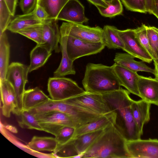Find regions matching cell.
<instances>
[{
	"mask_svg": "<svg viewBox=\"0 0 158 158\" xmlns=\"http://www.w3.org/2000/svg\"><path fill=\"white\" fill-rule=\"evenodd\" d=\"M127 89H119L101 94L111 110L116 113L115 126L127 141L141 139L140 133L134 119L131 105L134 101Z\"/></svg>",
	"mask_w": 158,
	"mask_h": 158,
	"instance_id": "6da1fadb",
	"label": "cell"
},
{
	"mask_svg": "<svg viewBox=\"0 0 158 158\" xmlns=\"http://www.w3.org/2000/svg\"><path fill=\"white\" fill-rule=\"evenodd\" d=\"M83 158H131L126 140L113 125L104 132L86 151Z\"/></svg>",
	"mask_w": 158,
	"mask_h": 158,
	"instance_id": "7a4b0ae2",
	"label": "cell"
},
{
	"mask_svg": "<svg viewBox=\"0 0 158 158\" xmlns=\"http://www.w3.org/2000/svg\"><path fill=\"white\" fill-rule=\"evenodd\" d=\"M85 91L102 94L119 89L121 85L112 66L89 63L82 81Z\"/></svg>",
	"mask_w": 158,
	"mask_h": 158,
	"instance_id": "3957f363",
	"label": "cell"
},
{
	"mask_svg": "<svg viewBox=\"0 0 158 158\" xmlns=\"http://www.w3.org/2000/svg\"><path fill=\"white\" fill-rule=\"evenodd\" d=\"M48 90L51 99L55 101L67 99L85 92L75 81L64 77H50Z\"/></svg>",
	"mask_w": 158,
	"mask_h": 158,
	"instance_id": "277c9868",
	"label": "cell"
},
{
	"mask_svg": "<svg viewBox=\"0 0 158 158\" xmlns=\"http://www.w3.org/2000/svg\"><path fill=\"white\" fill-rule=\"evenodd\" d=\"M29 66L18 62L11 63L8 67L6 79L12 85L16 94L17 108L20 113L23 110V98L27 82Z\"/></svg>",
	"mask_w": 158,
	"mask_h": 158,
	"instance_id": "5b68a950",
	"label": "cell"
},
{
	"mask_svg": "<svg viewBox=\"0 0 158 158\" xmlns=\"http://www.w3.org/2000/svg\"><path fill=\"white\" fill-rule=\"evenodd\" d=\"M73 105L101 115L112 111L101 94L85 92L68 99Z\"/></svg>",
	"mask_w": 158,
	"mask_h": 158,
	"instance_id": "8992f818",
	"label": "cell"
},
{
	"mask_svg": "<svg viewBox=\"0 0 158 158\" xmlns=\"http://www.w3.org/2000/svg\"><path fill=\"white\" fill-rule=\"evenodd\" d=\"M35 114L43 131L54 136L63 126H70L76 128L72 118L63 112L51 110Z\"/></svg>",
	"mask_w": 158,
	"mask_h": 158,
	"instance_id": "52a82bcc",
	"label": "cell"
},
{
	"mask_svg": "<svg viewBox=\"0 0 158 158\" xmlns=\"http://www.w3.org/2000/svg\"><path fill=\"white\" fill-rule=\"evenodd\" d=\"M105 47L102 42H88L68 35L67 52L69 58L73 61L82 56L99 53Z\"/></svg>",
	"mask_w": 158,
	"mask_h": 158,
	"instance_id": "ba28073f",
	"label": "cell"
},
{
	"mask_svg": "<svg viewBox=\"0 0 158 158\" xmlns=\"http://www.w3.org/2000/svg\"><path fill=\"white\" fill-rule=\"evenodd\" d=\"M60 27L68 35L77 39L90 42H102V29L99 27L67 22L63 23Z\"/></svg>",
	"mask_w": 158,
	"mask_h": 158,
	"instance_id": "9c48e42d",
	"label": "cell"
},
{
	"mask_svg": "<svg viewBox=\"0 0 158 158\" xmlns=\"http://www.w3.org/2000/svg\"><path fill=\"white\" fill-rule=\"evenodd\" d=\"M126 146L131 158H158V139L126 140Z\"/></svg>",
	"mask_w": 158,
	"mask_h": 158,
	"instance_id": "30bf717a",
	"label": "cell"
},
{
	"mask_svg": "<svg viewBox=\"0 0 158 158\" xmlns=\"http://www.w3.org/2000/svg\"><path fill=\"white\" fill-rule=\"evenodd\" d=\"M117 32L124 45L123 50L143 62L150 63L153 60L136 38L134 29H118Z\"/></svg>",
	"mask_w": 158,
	"mask_h": 158,
	"instance_id": "8fae6325",
	"label": "cell"
},
{
	"mask_svg": "<svg viewBox=\"0 0 158 158\" xmlns=\"http://www.w3.org/2000/svg\"><path fill=\"white\" fill-rule=\"evenodd\" d=\"M60 38V31L57 20L49 19L43 24V40L40 44L43 46L49 51H54L56 53L60 51L59 46Z\"/></svg>",
	"mask_w": 158,
	"mask_h": 158,
	"instance_id": "7c38bea8",
	"label": "cell"
},
{
	"mask_svg": "<svg viewBox=\"0 0 158 158\" xmlns=\"http://www.w3.org/2000/svg\"><path fill=\"white\" fill-rule=\"evenodd\" d=\"M0 82L2 114L7 118L10 117L11 113L19 116L16 94L13 86L6 79L0 80Z\"/></svg>",
	"mask_w": 158,
	"mask_h": 158,
	"instance_id": "4fadbf2b",
	"label": "cell"
},
{
	"mask_svg": "<svg viewBox=\"0 0 158 158\" xmlns=\"http://www.w3.org/2000/svg\"><path fill=\"white\" fill-rule=\"evenodd\" d=\"M56 20L83 24L89 19L85 14V8L78 0H69L62 9Z\"/></svg>",
	"mask_w": 158,
	"mask_h": 158,
	"instance_id": "5bb4252c",
	"label": "cell"
},
{
	"mask_svg": "<svg viewBox=\"0 0 158 158\" xmlns=\"http://www.w3.org/2000/svg\"><path fill=\"white\" fill-rule=\"evenodd\" d=\"M138 87L142 99L158 106V80L156 78L139 75Z\"/></svg>",
	"mask_w": 158,
	"mask_h": 158,
	"instance_id": "9a60e30c",
	"label": "cell"
},
{
	"mask_svg": "<svg viewBox=\"0 0 158 158\" xmlns=\"http://www.w3.org/2000/svg\"><path fill=\"white\" fill-rule=\"evenodd\" d=\"M121 86L130 93L140 97L138 87L139 75L135 72L114 63L112 65Z\"/></svg>",
	"mask_w": 158,
	"mask_h": 158,
	"instance_id": "2e32d148",
	"label": "cell"
},
{
	"mask_svg": "<svg viewBox=\"0 0 158 158\" xmlns=\"http://www.w3.org/2000/svg\"><path fill=\"white\" fill-rule=\"evenodd\" d=\"M60 42L62 58L58 68L54 72V77H64L68 75H74L76 71L73 66V61L69 58L67 50L68 35L64 30L60 27Z\"/></svg>",
	"mask_w": 158,
	"mask_h": 158,
	"instance_id": "e0dca14e",
	"label": "cell"
},
{
	"mask_svg": "<svg viewBox=\"0 0 158 158\" xmlns=\"http://www.w3.org/2000/svg\"><path fill=\"white\" fill-rule=\"evenodd\" d=\"M116 118V113L113 111L104 115L96 120L75 128L70 141L83 134L104 129L115 124Z\"/></svg>",
	"mask_w": 158,
	"mask_h": 158,
	"instance_id": "ac0fdd59",
	"label": "cell"
},
{
	"mask_svg": "<svg viewBox=\"0 0 158 158\" xmlns=\"http://www.w3.org/2000/svg\"><path fill=\"white\" fill-rule=\"evenodd\" d=\"M151 104L142 99L137 101L134 100L131 105L134 119L142 135L144 125L150 119V110Z\"/></svg>",
	"mask_w": 158,
	"mask_h": 158,
	"instance_id": "d6986e66",
	"label": "cell"
},
{
	"mask_svg": "<svg viewBox=\"0 0 158 158\" xmlns=\"http://www.w3.org/2000/svg\"><path fill=\"white\" fill-rule=\"evenodd\" d=\"M135 58L127 53L117 52L115 54L114 61L116 64L134 71L145 72L154 74V69L147 66L143 61L135 60Z\"/></svg>",
	"mask_w": 158,
	"mask_h": 158,
	"instance_id": "ffe728a7",
	"label": "cell"
},
{
	"mask_svg": "<svg viewBox=\"0 0 158 158\" xmlns=\"http://www.w3.org/2000/svg\"><path fill=\"white\" fill-rule=\"evenodd\" d=\"M50 99L38 87L25 90L23 98V110L29 111Z\"/></svg>",
	"mask_w": 158,
	"mask_h": 158,
	"instance_id": "44dd1931",
	"label": "cell"
},
{
	"mask_svg": "<svg viewBox=\"0 0 158 158\" xmlns=\"http://www.w3.org/2000/svg\"><path fill=\"white\" fill-rule=\"evenodd\" d=\"M45 21L37 18L34 10L31 13L16 16L11 20L7 30L17 33L18 31L31 26L43 24Z\"/></svg>",
	"mask_w": 158,
	"mask_h": 158,
	"instance_id": "7402d4cb",
	"label": "cell"
},
{
	"mask_svg": "<svg viewBox=\"0 0 158 158\" xmlns=\"http://www.w3.org/2000/svg\"><path fill=\"white\" fill-rule=\"evenodd\" d=\"M106 128L83 134L69 142L71 143L77 155L85 152L103 134Z\"/></svg>",
	"mask_w": 158,
	"mask_h": 158,
	"instance_id": "603a6c76",
	"label": "cell"
},
{
	"mask_svg": "<svg viewBox=\"0 0 158 158\" xmlns=\"http://www.w3.org/2000/svg\"><path fill=\"white\" fill-rule=\"evenodd\" d=\"M51 55L52 52L49 51L44 46L37 44L30 52L29 73L43 66Z\"/></svg>",
	"mask_w": 158,
	"mask_h": 158,
	"instance_id": "cb8c5ba5",
	"label": "cell"
},
{
	"mask_svg": "<svg viewBox=\"0 0 158 158\" xmlns=\"http://www.w3.org/2000/svg\"><path fill=\"white\" fill-rule=\"evenodd\" d=\"M115 27L106 25L102 28V42L109 49L124 48V43L117 32Z\"/></svg>",
	"mask_w": 158,
	"mask_h": 158,
	"instance_id": "d4e9b609",
	"label": "cell"
},
{
	"mask_svg": "<svg viewBox=\"0 0 158 158\" xmlns=\"http://www.w3.org/2000/svg\"><path fill=\"white\" fill-rule=\"evenodd\" d=\"M58 145L55 137L34 136L28 143L27 146L31 150L37 152H53L57 148Z\"/></svg>",
	"mask_w": 158,
	"mask_h": 158,
	"instance_id": "484cf974",
	"label": "cell"
},
{
	"mask_svg": "<svg viewBox=\"0 0 158 158\" xmlns=\"http://www.w3.org/2000/svg\"><path fill=\"white\" fill-rule=\"evenodd\" d=\"M10 47L5 31L0 34V80L6 79L9 65Z\"/></svg>",
	"mask_w": 158,
	"mask_h": 158,
	"instance_id": "4316f807",
	"label": "cell"
},
{
	"mask_svg": "<svg viewBox=\"0 0 158 158\" xmlns=\"http://www.w3.org/2000/svg\"><path fill=\"white\" fill-rule=\"evenodd\" d=\"M69 0H37V4L44 8L50 19L56 20L60 12Z\"/></svg>",
	"mask_w": 158,
	"mask_h": 158,
	"instance_id": "83f0119b",
	"label": "cell"
},
{
	"mask_svg": "<svg viewBox=\"0 0 158 158\" xmlns=\"http://www.w3.org/2000/svg\"><path fill=\"white\" fill-rule=\"evenodd\" d=\"M19 115L18 122L22 128L43 131L35 114L29 111L23 110Z\"/></svg>",
	"mask_w": 158,
	"mask_h": 158,
	"instance_id": "f1b7e54d",
	"label": "cell"
},
{
	"mask_svg": "<svg viewBox=\"0 0 158 158\" xmlns=\"http://www.w3.org/2000/svg\"><path fill=\"white\" fill-rule=\"evenodd\" d=\"M106 2L107 5L106 7L96 6L102 15L111 18L122 14L123 7L120 0H112L110 2Z\"/></svg>",
	"mask_w": 158,
	"mask_h": 158,
	"instance_id": "f546056e",
	"label": "cell"
},
{
	"mask_svg": "<svg viewBox=\"0 0 158 158\" xmlns=\"http://www.w3.org/2000/svg\"><path fill=\"white\" fill-rule=\"evenodd\" d=\"M17 33L31 40L37 44H40L43 40V24L31 26L19 31Z\"/></svg>",
	"mask_w": 158,
	"mask_h": 158,
	"instance_id": "4dcf8cb0",
	"label": "cell"
},
{
	"mask_svg": "<svg viewBox=\"0 0 158 158\" xmlns=\"http://www.w3.org/2000/svg\"><path fill=\"white\" fill-rule=\"evenodd\" d=\"M147 34L153 56V61L158 63V28L147 26Z\"/></svg>",
	"mask_w": 158,
	"mask_h": 158,
	"instance_id": "1f68e13d",
	"label": "cell"
},
{
	"mask_svg": "<svg viewBox=\"0 0 158 158\" xmlns=\"http://www.w3.org/2000/svg\"><path fill=\"white\" fill-rule=\"evenodd\" d=\"M134 31L135 36L142 47L153 59L147 35V26L143 24L140 27L134 29Z\"/></svg>",
	"mask_w": 158,
	"mask_h": 158,
	"instance_id": "d6a6232c",
	"label": "cell"
},
{
	"mask_svg": "<svg viewBox=\"0 0 158 158\" xmlns=\"http://www.w3.org/2000/svg\"><path fill=\"white\" fill-rule=\"evenodd\" d=\"M12 17L4 1H0V34L7 30Z\"/></svg>",
	"mask_w": 158,
	"mask_h": 158,
	"instance_id": "836d02e7",
	"label": "cell"
},
{
	"mask_svg": "<svg viewBox=\"0 0 158 158\" xmlns=\"http://www.w3.org/2000/svg\"><path fill=\"white\" fill-rule=\"evenodd\" d=\"M75 129L74 128L68 126H63L59 129L55 135L58 145H63L69 142Z\"/></svg>",
	"mask_w": 158,
	"mask_h": 158,
	"instance_id": "e575fe53",
	"label": "cell"
},
{
	"mask_svg": "<svg viewBox=\"0 0 158 158\" xmlns=\"http://www.w3.org/2000/svg\"><path fill=\"white\" fill-rule=\"evenodd\" d=\"M123 3L128 10L142 13L147 12L145 0H121Z\"/></svg>",
	"mask_w": 158,
	"mask_h": 158,
	"instance_id": "d590c367",
	"label": "cell"
},
{
	"mask_svg": "<svg viewBox=\"0 0 158 158\" xmlns=\"http://www.w3.org/2000/svg\"><path fill=\"white\" fill-rule=\"evenodd\" d=\"M37 0H20L19 5L23 14L31 12L36 6Z\"/></svg>",
	"mask_w": 158,
	"mask_h": 158,
	"instance_id": "8d00e7d4",
	"label": "cell"
},
{
	"mask_svg": "<svg viewBox=\"0 0 158 158\" xmlns=\"http://www.w3.org/2000/svg\"><path fill=\"white\" fill-rule=\"evenodd\" d=\"M35 15L37 18L43 21H45L50 19L49 16L43 7L37 4L35 9Z\"/></svg>",
	"mask_w": 158,
	"mask_h": 158,
	"instance_id": "74e56055",
	"label": "cell"
},
{
	"mask_svg": "<svg viewBox=\"0 0 158 158\" xmlns=\"http://www.w3.org/2000/svg\"><path fill=\"white\" fill-rule=\"evenodd\" d=\"M3 0L11 15L14 16L17 6L18 0Z\"/></svg>",
	"mask_w": 158,
	"mask_h": 158,
	"instance_id": "f35d334b",
	"label": "cell"
},
{
	"mask_svg": "<svg viewBox=\"0 0 158 158\" xmlns=\"http://www.w3.org/2000/svg\"><path fill=\"white\" fill-rule=\"evenodd\" d=\"M151 14L154 15L158 19V0H152V9Z\"/></svg>",
	"mask_w": 158,
	"mask_h": 158,
	"instance_id": "ab89813d",
	"label": "cell"
},
{
	"mask_svg": "<svg viewBox=\"0 0 158 158\" xmlns=\"http://www.w3.org/2000/svg\"><path fill=\"white\" fill-rule=\"evenodd\" d=\"M95 6H100L106 7L107 5L106 3L102 0H88Z\"/></svg>",
	"mask_w": 158,
	"mask_h": 158,
	"instance_id": "60d3db41",
	"label": "cell"
},
{
	"mask_svg": "<svg viewBox=\"0 0 158 158\" xmlns=\"http://www.w3.org/2000/svg\"><path fill=\"white\" fill-rule=\"evenodd\" d=\"M146 8L147 12L151 14L152 5V0H145Z\"/></svg>",
	"mask_w": 158,
	"mask_h": 158,
	"instance_id": "b9f144b4",
	"label": "cell"
},
{
	"mask_svg": "<svg viewBox=\"0 0 158 158\" xmlns=\"http://www.w3.org/2000/svg\"><path fill=\"white\" fill-rule=\"evenodd\" d=\"M154 65L155 73L154 75L156 78L158 80V64L155 61H154Z\"/></svg>",
	"mask_w": 158,
	"mask_h": 158,
	"instance_id": "7bdbcfd3",
	"label": "cell"
},
{
	"mask_svg": "<svg viewBox=\"0 0 158 158\" xmlns=\"http://www.w3.org/2000/svg\"><path fill=\"white\" fill-rule=\"evenodd\" d=\"M105 2H110L112 0H102Z\"/></svg>",
	"mask_w": 158,
	"mask_h": 158,
	"instance_id": "ee69618b",
	"label": "cell"
},
{
	"mask_svg": "<svg viewBox=\"0 0 158 158\" xmlns=\"http://www.w3.org/2000/svg\"></svg>",
	"mask_w": 158,
	"mask_h": 158,
	"instance_id": "f6af8a7d",
	"label": "cell"
}]
</instances>
